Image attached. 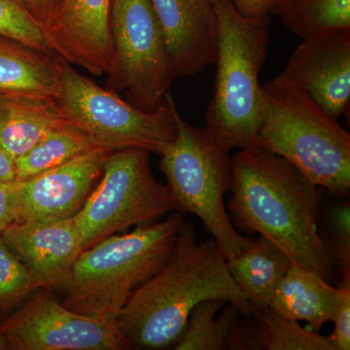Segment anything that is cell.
<instances>
[{
  "label": "cell",
  "mask_w": 350,
  "mask_h": 350,
  "mask_svg": "<svg viewBox=\"0 0 350 350\" xmlns=\"http://www.w3.org/2000/svg\"><path fill=\"white\" fill-rule=\"evenodd\" d=\"M232 170L227 209L234 228L258 232L292 264L338 283L319 236L317 186L284 158L258 145L241 149L232 158Z\"/></svg>",
  "instance_id": "cell-1"
},
{
  "label": "cell",
  "mask_w": 350,
  "mask_h": 350,
  "mask_svg": "<svg viewBox=\"0 0 350 350\" xmlns=\"http://www.w3.org/2000/svg\"><path fill=\"white\" fill-rule=\"evenodd\" d=\"M207 300L231 303L243 317L250 312L218 244L213 239L197 243L194 225L184 221L169 261L135 290L115 325L131 349H170L180 338L193 308Z\"/></svg>",
  "instance_id": "cell-2"
},
{
  "label": "cell",
  "mask_w": 350,
  "mask_h": 350,
  "mask_svg": "<svg viewBox=\"0 0 350 350\" xmlns=\"http://www.w3.org/2000/svg\"><path fill=\"white\" fill-rule=\"evenodd\" d=\"M183 223L182 214L174 213L82 251L64 285L62 303L115 325L135 290L169 261Z\"/></svg>",
  "instance_id": "cell-3"
},
{
  "label": "cell",
  "mask_w": 350,
  "mask_h": 350,
  "mask_svg": "<svg viewBox=\"0 0 350 350\" xmlns=\"http://www.w3.org/2000/svg\"><path fill=\"white\" fill-rule=\"evenodd\" d=\"M257 145L291 163L317 187L349 197L350 135L292 83L262 86Z\"/></svg>",
  "instance_id": "cell-4"
},
{
  "label": "cell",
  "mask_w": 350,
  "mask_h": 350,
  "mask_svg": "<svg viewBox=\"0 0 350 350\" xmlns=\"http://www.w3.org/2000/svg\"><path fill=\"white\" fill-rule=\"evenodd\" d=\"M217 13V71L204 128L228 150L257 146L262 116L259 76L268 56L269 15L244 17L231 0H213Z\"/></svg>",
  "instance_id": "cell-5"
},
{
  "label": "cell",
  "mask_w": 350,
  "mask_h": 350,
  "mask_svg": "<svg viewBox=\"0 0 350 350\" xmlns=\"http://www.w3.org/2000/svg\"><path fill=\"white\" fill-rule=\"evenodd\" d=\"M175 120L176 137L159 155L174 211L197 216L230 261L252 241L234 228L225 206L234 182L231 151L206 128L184 121L178 111Z\"/></svg>",
  "instance_id": "cell-6"
},
{
  "label": "cell",
  "mask_w": 350,
  "mask_h": 350,
  "mask_svg": "<svg viewBox=\"0 0 350 350\" xmlns=\"http://www.w3.org/2000/svg\"><path fill=\"white\" fill-rule=\"evenodd\" d=\"M57 101L64 118L107 152L140 148L160 155L176 137L178 110L170 92L160 107L144 111L79 75L62 57Z\"/></svg>",
  "instance_id": "cell-7"
},
{
  "label": "cell",
  "mask_w": 350,
  "mask_h": 350,
  "mask_svg": "<svg viewBox=\"0 0 350 350\" xmlns=\"http://www.w3.org/2000/svg\"><path fill=\"white\" fill-rule=\"evenodd\" d=\"M147 150L110 152L101 178L73 216L83 251L117 232L160 220L174 211L169 189L154 177Z\"/></svg>",
  "instance_id": "cell-8"
},
{
  "label": "cell",
  "mask_w": 350,
  "mask_h": 350,
  "mask_svg": "<svg viewBox=\"0 0 350 350\" xmlns=\"http://www.w3.org/2000/svg\"><path fill=\"white\" fill-rule=\"evenodd\" d=\"M107 89L144 111L162 105L175 75L150 0H113Z\"/></svg>",
  "instance_id": "cell-9"
},
{
  "label": "cell",
  "mask_w": 350,
  "mask_h": 350,
  "mask_svg": "<svg viewBox=\"0 0 350 350\" xmlns=\"http://www.w3.org/2000/svg\"><path fill=\"white\" fill-rule=\"evenodd\" d=\"M7 349L14 350H126L116 325L66 308L52 288L41 287L11 317L0 322Z\"/></svg>",
  "instance_id": "cell-10"
},
{
  "label": "cell",
  "mask_w": 350,
  "mask_h": 350,
  "mask_svg": "<svg viewBox=\"0 0 350 350\" xmlns=\"http://www.w3.org/2000/svg\"><path fill=\"white\" fill-rule=\"evenodd\" d=\"M105 150H94L42 174L16 181L15 222H52L73 217L101 176Z\"/></svg>",
  "instance_id": "cell-11"
},
{
  "label": "cell",
  "mask_w": 350,
  "mask_h": 350,
  "mask_svg": "<svg viewBox=\"0 0 350 350\" xmlns=\"http://www.w3.org/2000/svg\"><path fill=\"white\" fill-rule=\"evenodd\" d=\"M278 77L338 120L349 107L350 29L304 39Z\"/></svg>",
  "instance_id": "cell-12"
},
{
  "label": "cell",
  "mask_w": 350,
  "mask_h": 350,
  "mask_svg": "<svg viewBox=\"0 0 350 350\" xmlns=\"http://www.w3.org/2000/svg\"><path fill=\"white\" fill-rule=\"evenodd\" d=\"M113 0H61L44 25L53 53L96 76L107 75L113 55Z\"/></svg>",
  "instance_id": "cell-13"
},
{
  "label": "cell",
  "mask_w": 350,
  "mask_h": 350,
  "mask_svg": "<svg viewBox=\"0 0 350 350\" xmlns=\"http://www.w3.org/2000/svg\"><path fill=\"white\" fill-rule=\"evenodd\" d=\"M176 77L195 76L217 61L213 0H150Z\"/></svg>",
  "instance_id": "cell-14"
},
{
  "label": "cell",
  "mask_w": 350,
  "mask_h": 350,
  "mask_svg": "<svg viewBox=\"0 0 350 350\" xmlns=\"http://www.w3.org/2000/svg\"><path fill=\"white\" fill-rule=\"evenodd\" d=\"M44 287L64 288L83 251L73 217L52 222H13L0 234Z\"/></svg>",
  "instance_id": "cell-15"
},
{
  "label": "cell",
  "mask_w": 350,
  "mask_h": 350,
  "mask_svg": "<svg viewBox=\"0 0 350 350\" xmlns=\"http://www.w3.org/2000/svg\"><path fill=\"white\" fill-rule=\"evenodd\" d=\"M342 289L333 286L312 269L292 264L276 288L269 306L294 321H306L319 332L332 322L342 299Z\"/></svg>",
  "instance_id": "cell-16"
},
{
  "label": "cell",
  "mask_w": 350,
  "mask_h": 350,
  "mask_svg": "<svg viewBox=\"0 0 350 350\" xmlns=\"http://www.w3.org/2000/svg\"><path fill=\"white\" fill-rule=\"evenodd\" d=\"M64 120L56 98L0 94V147L16 161Z\"/></svg>",
  "instance_id": "cell-17"
},
{
  "label": "cell",
  "mask_w": 350,
  "mask_h": 350,
  "mask_svg": "<svg viewBox=\"0 0 350 350\" xmlns=\"http://www.w3.org/2000/svg\"><path fill=\"white\" fill-rule=\"evenodd\" d=\"M61 92V57L0 36V94L57 98Z\"/></svg>",
  "instance_id": "cell-18"
},
{
  "label": "cell",
  "mask_w": 350,
  "mask_h": 350,
  "mask_svg": "<svg viewBox=\"0 0 350 350\" xmlns=\"http://www.w3.org/2000/svg\"><path fill=\"white\" fill-rule=\"evenodd\" d=\"M227 265L232 280L250 306H269L292 262L275 243L260 236Z\"/></svg>",
  "instance_id": "cell-19"
},
{
  "label": "cell",
  "mask_w": 350,
  "mask_h": 350,
  "mask_svg": "<svg viewBox=\"0 0 350 350\" xmlns=\"http://www.w3.org/2000/svg\"><path fill=\"white\" fill-rule=\"evenodd\" d=\"M239 332L243 350H334L328 337L306 330L269 306H250Z\"/></svg>",
  "instance_id": "cell-20"
},
{
  "label": "cell",
  "mask_w": 350,
  "mask_h": 350,
  "mask_svg": "<svg viewBox=\"0 0 350 350\" xmlns=\"http://www.w3.org/2000/svg\"><path fill=\"white\" fill-rule=\"evenodd\" d=\"M224 304V301L207 300L196 306L174 349L243 350L239 332L243 313L238 306L228 303L227 308L216 317Z\"/></svg>",
  "instance_id": "cell-21"
},
{
  "label": "cell",
  "mask_w": 350,
  "mask_h": 350,
  "mask_svg": "<svg viewBox=\"0 0 350 350\" xmlns=\"http://www.w3.org/2000/svg\"><path fill=\"white\" fill-rule=\"evenodd\" d=\"M94 150L105 149L66 119L15 161L16 181L27 180Z\"/></svg>",
  "instance_id": "cell-22"
},
{
  "label": "cell",
  "mask_w": 350,
  "mask_h": 350,
  "mask_svg": "<svg viewBox=\"0 0 350 350\" xmlns=\"http://www.w3.org/2000/svg\"><path fill=\"white\" fill-rule=\"evenodd\" d=\"M273 13L303 40L350 29V0H275Z\"/></svg>",
  "instance_id": "cell-23"
},
{
  "label": "cell",
  "mask_w": 350,
  "mask_h": 350,
  "mask_svg": "<svg viewBox=\"0 0 350 350\" xmlns=\"http://www.w3.org/2000/svg\"><path fill=\"white\" fill-rule=\"evenodd\" d=\"M317 225L338 283H350L349 200H331L324 206L319 202Z\"/></svg>",
  "instance_id": "cell-24"
},
{
  "label": "cell",
  "mask_w": 350,
  "mask_h": 350,
  "mask_svg": "<svg viewBox=\"0 0 350 350\" xmlns=\"http://www.w3.org/2000/svg\"><path fill=\"white\" fill-rule=\"evenodd\" d=\"M44 287L0 236V319Z\"/></svg>",
  "instance_id": "cell-25"
},
{
  "label": "cell",
  "mask_w": 350,
  "mask_h": 350,
  "mask_svg": "<svg viewBox=\"0 0 350 350\" xmlns=\"http://www.w3.org/2000/svg\"><path fill=\"white\" fill-rule=\"evenodd\" d=\"M0 36L52 54L40 21L24 0H0Z\"/></svg>",
  "instance_id": "cell-26"
},
{
  "label": "cell",
  "mask_w": 350,
  "mask_h": 350,
  "mask_svg": "<svg viewBox=\"0 0 350 350\" xmlns=\"http://www.w3.org/2000/svg\"><path fill=\"white\" fill-rule=\"evenodd\" d=\"M342 289V299L334 315V331L329 338L334 350L350 349V283H338Z\"/></svg>",
  "instance_id": "cell-27"
},
{
  "label": "cell",
  "mask_w": 350,
  "mask_h": 350,
  "mask_svg": "<svg viewBox=\"0 0 350 350\" xmlns=\"http://www.w3.org/2000/svg\"><path fill=\"white\" fill-rule=\"evenodd\" d=\"M15 182L0 183V234L15 222L14 209V189Z\"/></svg>",
  "instance_id": "cell-28"
},
{
  "label": "cell",
  "mask_w": 350,
  "mask_h": 350,
  "mask_svg": "<svg viewBox=\"0 0 350 350\" xmlns=\"http://www.w3.org/2000/svg\"><path fill=\"white\" fill-rule=\"evenodd\" d=\"M234 8L244 17L271 15L275 0H231Z\"/></svg>",
  "instance_id": "cell-29"
},
{
  "label": "cell",
  "mask_w": 350,
  "mask_h": 350,
  "mask_svg": "<svg viewBox=\"0 0 350 350\" xmlns=\"http://www.w3.org/2000/svg\"><path fill=\"white\" fill-rule=\"evenodd\" d=\"M32 14L46 25L52 20L61 0H24Z\"/></svg>",
  "instance_id": "cell-30"
},
{
  "label": "cell",
  "mask_w": 350,
  "mask_h": 350,
  "mask_svg": "<svg viewBox=\"0 0 350 350\" xmlns=\"http://www.w3.org/2000/svg\"><path fill=\"white\" fill-rule=\"evenodd\" d=\"M16 181L15 160L0 147V183Z\"/></svg>",
  "instance_id": "cell-31"
},
{
  "label": "cell",
  "mask_w": 350,
  "mask_h": 350,
  "mask_svg": "<svg viewBox=\"0 0 350 350\" xmlns=\"http://www.w3.org/2000/svg\"><path fill=\"white\" fill-rule=\"evenodd\" d=\"M3 349H7L6 340L1 330H0V350Z\"/></svg>",
  "instance_id": "cell-32"
}]
</instances>
